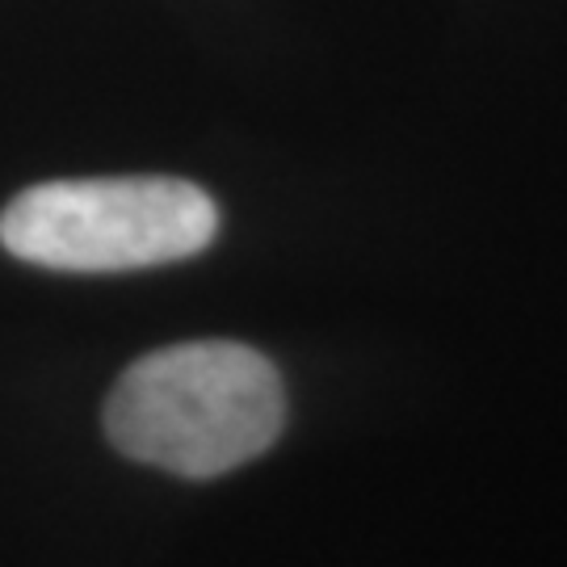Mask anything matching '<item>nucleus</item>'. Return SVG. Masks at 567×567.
<instances>
[{"label": "nucleus", "mask_w": 567, "mask_h": 567, "mask_svg": "<svg viewBox=\"0 0 567 567\" xmlns=\"http://www.w3.org/2000/svg\"><path fill=\"white\" fill-rule=\"evenodd\" d=\"M286 386L274 362L240 341L168 344L122 370L105 433L135 463L215 480L282 437Z\"/></svg>", "instance_id": "f257e3e1"}, {"label": "nucleus", "mask_w": 567, "mask_h": 567, "mask_svg": "<svg viewBox=\"0 0 567 567\" xmlns=\"http://www.w3.org/2000/svg\"><path fill=\"white\" fill-rule=\"evenodd\" d=\"M219 231V206L182 177H84L21 189L0 210L18 261L63 274H122L185 261Z\"/></svg>", "instance_id": "f03ea898"}]
</instances>
